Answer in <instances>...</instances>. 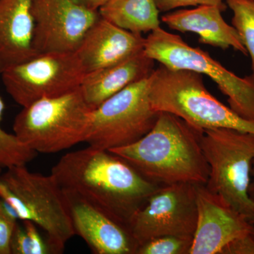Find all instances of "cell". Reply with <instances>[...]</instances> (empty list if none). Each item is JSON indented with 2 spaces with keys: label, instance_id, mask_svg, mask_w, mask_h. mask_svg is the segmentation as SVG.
<instances>
[{
  "label": "cell",
  "instance_id": "cell-1",
  "mask_svg": "<svg viewBox=\"0 0 254 254\" xmlns=\"http://www.w3.org/2000/svg\"><path fill=\"white\" fill-rule=\"evenodd\" d=\"M51 175L63 190L84 198L128 227L132 217L161 187L118 155L91 145L64 155Z\"/></svg>",
  "mask_w": 254,
  "mask_h": 254
},
{
  "label": "cell",
  "instance_id": "cell-2",
  "mask_svg": "<svg viewBox=\"0 0 254 254\" xmlns=\"http://www.w3.org/2000/svg\"><path fill=\"white\" fill-rule=\"evenodd\" d=\"M203 130L173 114L160 112L154 126L131 145L109 150L160 186L206 185L210 174L201 146Z\"/></svg>",
  "mask_w": 254,
  "mask_h": 254
},
{
  "label": "cell",
  "instance_id": "cell-3",
  "mask_svg": "<svg viewBox=\"0 0 254 254\" xmlns=\"http://www.w3.org/2000/svg\"><path fill=\"white\" fill-rule=\"evenodd\" d=\"M149 100L156 112H165L200 130L227 128L254 133V122L245 120L207 90L200 73L159 65L149 77Z\"/></svg>",
  "mask_w": 254,
  "mask_h": 254
},
{
  "label": "cell",
  "instance_id": "cell-4",
  "mask_svg": "<svg viewBox=\"0 0 254 254\" xmlns=\"http://www.w3.org/2000/svg\"><path fill=\"white\" fill-rule=\"evenodd\" d=\"M0 198L18 220L41 227L55 253L62 254L76 235L63 189L53 175L30 171L26 165L6 169L0 177Z\"/></svg>",
  "mask_w": 254,
  "mask_h": 254
},
{
  "label": "cell",
  "instance_id": "cell-5",
  "mask_svg": "<svg viewBox=\"0 0 254 254\" xmlns=\"http://www.w3.org/2000/svg\"><path fill=\"white\" fill-rule=\"evenodd\" d=\"M91 112L79 88L23 107L13 130L21 143L37 153H58L85 142Z\"/></svg>",
  "mask_w": 254,
  "mask_h": 254
},
{
  "label": "cell",
  "instance_id": "cell-6",
  "mask_svg": "<svg viewBox=\"0 0 254 254\" xmlns=\"http://www.w3.org/2000/svg\"><path fill=\"white\" fill-rule=\"evenodd\" d=\"M201 146L210 174L205 187L254 223V200L249 195L254 160V133L227 128L203 131Z\"/></svg>",
  "mask_w": 254,
  "mask_h": 254
},
{
  "label": "cell",
  "instance_id": "cell-7",
  "mask_svg": "<svg viewBox=\"0 0 254 254\" xmlns=\"http://www.w3.org/2000/svg\"><path fill=\"white\" fill-rule=\"evenodd\" d=\"M144 53L173 69L190 70L206 75L227 97L230 108L240 117L254 122V74L240 77L214 60L207 52L190 46L182 37L161 27L145 38Z\"/></svg>",
  "mask_w": 254,
  "mask_h": 254
},
{
  "label": "cell",
  "instance_id": "cell-8",
  "mask_svg": "<svg viewBox=\"0 0 254 254\" xmlns=\"http://www.w3.org/2000/svg\"><path fill=\"white\" fill-rule=\"evenodd\" d=\"M149 77L130 85L92 110L85 142L111 150L131 145L148 133L160 114L150 105Z\"/></svg>",
  "mask_w": 254,
  "mask_h": 254
},
{
  "label": "cell",
  "instance_id": "cell-9",
  "mask_svg": "<svg viewBox=\"0 0 254 254\" xmlns=\"http://www.w3.org/2000/svg\"><path fill=\"white\" fill-rule=\"evenodd\" d=\"M86 74L75 52L39 54L0 73L8 94L22 108L78 89Z\"/></svg>",
  "mask_w": 254,
  "mask_h": 254
},
{
  "label": "cell",
  "instance_id": "cell-10",
  "mask_svg": "<svg viewBox=\"0 0 254 254\" xmlns=\"http://www.w3.org/2000/svg\"><path fill=\"white\" fill-rule=\"evenodd\" d=\"M198 210L195 185L161 186L132 217L128 228L138 246L163 236L193 238Z\"/></svg>",
  "mask_w": 254,
  "mask_h": 254
},
{
  "label": "cell",
  "instance_id": "cell-11",
  "mask_svg": "<svg viewBox=\"0 0 254 254\" xmlns=\"http://www.w3.org/2000/svg\"><path fill=\"white\" fill-rule=\"evenodd\" d=\"M31 13L35 23L33 47L38 54L76 51L100 17L98 11L76 0H31Z\"/></svg>",
  "mask_w": 254,
  "mask_h": 254
},
{
  "label": "cell",
  "instance_id": "cell-12",
  "mask_svg": "<svg viewBox=\"0 0 254 254\" xmlns=\"http://www.w3.org/2000/svg\"><path fill=\"white\" fill-rule=\"evenodd\" d=\"M198 220L189 254H220L231 241L252 233V224L204 185H195Z\"/></svg>",
  "mask_w": 254,
  "mask_h": 254
},
{
  "label": "cell",
  "instance_id": "cell-13",
  "mask_svg": "<svg viewBox=\"0 0 254 254\" xmlns=\"http://www.w3.org/2000/svg\"><path fill=\"white\" fill-rule=\"evenodd\" d=\"M64 192L75 234L93 254H136L138 245L128 227L84 198Z\"/></svg>",
  "mask_w": 254,
  "mask_h": 254
},
{
  "label": "cell",
  "instance_id": "cell-14",
  "mask_svg": "<svg viewBox=\"0 0 254 254\" xmlns=\"http://www.w3.org/2000/svg\"><path fill=\"white\" fill-rule=\"evenodd\" d=\"M145 38L115 26L100 16L75 53L86 73L127 59L143 50Z\"/></svg>",
  "mask_w": 254,
  "mask_h": 254
},
{
  "label": "cell",
  "instance_id": "cell-15",
  "mask_svg": "<svg viewBox=\"0 0 254 254\" xmlns=\"http://www.w3.org/2000/svg\"><path fill=\"white\" fill-rule=\"evenodd\" d=\"M34 28L31 0H0V73L39 55Z\"/></svg>",
  "mask_w": 254,
  "mask_h": 254
},
{
  "label": "cell",
  "instance_id": "cell-16",
  "mask_svg": "<svg viewBox=\"0 0 254 254\" xmlns=\"http://www.w3.org/2000/svg\"><path fill=\"white\" fill-rule=\"evenodd\" d=\"M155 62L142 50L120 63L86 73L80 89L87 105L95 110L127 87L149 77Z\"/></svg>",
  "mask_w": 254,
  "mask_h": 254
},
{
  "label": "cell",
  "instance_id": "cell-17",
  "mask_svg": "<svg viewBox=\"0 0 254 254\" xmlns=\"http://www.w3.org/2000/svg\"><path fill=\"white\" fill-rule=\"evenodd\" d=\"M222 12L218 6H198L194 9L167 13L161 20L171 29L196 33L202 44L222 50L232 48L248 55L236 29L224 20Z\"/></svg>",
  "mask_w": 254,
  "mask_h": 254
},
{
  "label": "cell",
  "instance_id": "cell-18",
  "mask_svg": "<svg viewBox=\"0 0 254 254\" xmlns=\"http://www.w3.org/2000/svg\"><path fill=\"white\" fill-rule=\"evenodd\" d=\"M98 12L102 18L132 33L142 34L160 27L155 0H109Z\"/></svg>",
  "mask_w": 254,
  "mask_h": 254
},
{
  "label": "cell",
  "instance_id": "cell-19",
  "mask_svg": "<svg viewBox=\"0 0 254 254\" xmlns=\"http://www.w3.org/2000/svg\"><path fill=\"white\" fill-rule=\"evenodd\" d=\"M4 109V100L0 96V168L26 165L36 158L38 153L21 143L14 133H8L1 128Z\"/></svg>",
  "mask_w": 254,
  "mask_h": 254
},
{
  "label": "cell",
  "instance_id": "cell-20",
  "mask_svg": "<svg viewBox=\"0 0 254 254\" xmlns=\"http://www.w3.org/2000/svg\"><path fill=\"white\" fill-rule=\"evenodd\" d=\"M233 12L232 26L236 29L241 41L252 60L254 74V0H225Z\"/></svg>",
  "mask_w": 254,
  "mask_h": 254
},
{
  "label": "cell",
  "instance_id": "cell-21",
  "mask_svg": "<svg viewBox=\"0 0 254 254\" xmlns=\"http://www.w3.org/2000/svg\"><path fill=\"white\" fill-rule=\"evenodd\" d=\"M193 240L176 236L157 237L138 246L136 254H189Z\"/></svg>",
  "mask_w": 254,
  "mask_h": 254
},
{
  "label": "cell",
  "instance_id": "cell-22",
  "mask_svg": "<svg viewBox=\"0 0 254 254\" xmlns=\"http://www.w3.org/2000/svg\"><path fill=\"white\" fill-rule=\"evenodd\" d=\"M18 220L14 210L0 198V254H11L10 243Z\"/></svg>",
  "mask_w": 254,
  "mask_h": 254
},
{
  "label": "cell",
  "instance_id": "cell-23",
  "mask_svg": "<svg viewBox=\"0 0 254 254\" xmlns=\"http://www.w3.org/2000/svg\"><path fill=\"white\" fill-rule=\"evenodd\" d=\"M159 11L168 12L179 7L186 6H215L222 11H225L227 5L224 0H155Z\"/></svg>",
  "mask_w": 254,
  "mask_h": 254
},
{
  "label": "cell",
  "instance_id": "cell-24",
  "mask_svg": "<svg viewBox=\"0 0 254 254\" xmlns=\"http://www.w3.org/2000/svg\"><path fill=\"white\" fill-rule=\"evenodd\" d=\"M23 225L27 233L32 254H53L55 253L54 249L50 245L48 240H45L41 236L36 224L33 222L24 220Z\"/></svg>",
  "mask_w": 254,
  "mask_h": 254
},
{
  "label": "cell",
  "instance_id": "cell-25",
  "mask_svg": "<svg viewBox=\"0 0 254 254\" xmlns=\"http://www.w3.org/2000/svg\"><path fill=\"white\" fill-rule=\"evenodd\" d=\"M220 254H254V237L252 233L229 242Z\"/></svg>",
  "mask_w": 254,
  "mask_h": 254
},
{
  "label": "cell",
  "instance_id": "cell-26",
  "mask_svg": "<svg viewBox=\"0 0 254 254\" xmlns=\"http://www.w3.org/2000/svg\"><path fill=\"white\" fill-rule=\"evenodd\" d=\"M11 254H32L31 246L26 230L22 225L16 224L10 243Z\"/></svg>",
  "mask_w": 254,
  "mask_h": 254
},
{
  "label": "cell",
  "instance_id": "cell-27",
  "mask_svg": "<svg viewBox=\"0 0 254 254\" xmlns=\"http://www.w3.org/2000/svg\"><path fill=\"white\" fill-rule=\"evenodd\" d=\"M76 1L88 9L98 11L100 8L106 4L109 0H76Z\"/></svg>",
  "mask_w": 254,
  "mask_h": 254
},
{
  "label": "cell",
  "instance_id": "cell-28",
  "mask_svg": "<svg viewBox=\"0 0 254 254\" xmlns=\"http://www.w3.org/2000/svg\"><path fill=\"white\" fill-rule=\"evenodd\" d=\"M251 177H252V180H251L250 187H249V195H250V198L254 200V160L252 162Z\"/></svg>",
  "mask_w": 254,
  "mask_h": 254
},
{
  "label": "cell",
  "instance_id": "cell-29",
  "mask_svg": "<svg viewBox=\"0 0 254 254\" xmlns=\"http://www.w3.org/2000/svg\"><path fill=\"white\" fill-rule=\"evenodd\" d=\"M252 225H253V227H252V235H253V236L254 237V223L252 224Z\"/></svg>",
  "mask_w": 254,
  "mask_h": 254
},
{
  "label": "cell",
  "instance_id": "cell-30",
  "mask_svg": "<svg viewBox=\"0 0 254 254\" xmlns=\"http://www.w3.org/2000/svg\"><path fill=\"white\" fill-rule=\"evenodd\" d=\"M2 170L3 169L0 168V177H1V174H2Z\"/></svg>",
  "mask_w": 254,
  "mask_h": 254
},
{
  "label": "cell",
  "instance_id": "cell-31",
  "mask_svg": "<svg viewBox=\"0 0 254 254\" xmlns=\"http://www.w3.org/2000/svg\"></svg>",
  "mask_w": 254,
  "mask_h": 254
}]
</instances>
